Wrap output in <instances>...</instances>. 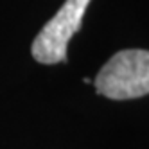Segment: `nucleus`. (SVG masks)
Listing matches in <instances>:
<instances>
[{
  "label": "nucleus",
  "instance_id": "f03ea898",
  "mask_svg": "<svg viewBox=\"0 0 149 149\" xmlns=\"http://www.w3.org/2000/svg\"><path fill=\"white\" fill-rule=\"evenodd\" d=\"M88 4L90 0H65L31 45V54L38 63L56 65L67 59L68 41L79 31Z\"/></svg>",
  "mask_w": 149,
  "mask_h": 149
},
{
  "label": "nucleus",
  "instance_id": "f257e3e1",
  "mask_svg": "<svg viewBox=\"0 0 149 149\" xmlns=\"http://www.w3.org/2000/svg\"><path fill=\"white\" fill-rule=\"evenodd\" d=\"M95 92L113 101L136 99L149 93V50L126 49L117 52L99 70Z\"/></svg>",
  "mask_w": 149,
  "mask_h": 149
}]
</instances>
